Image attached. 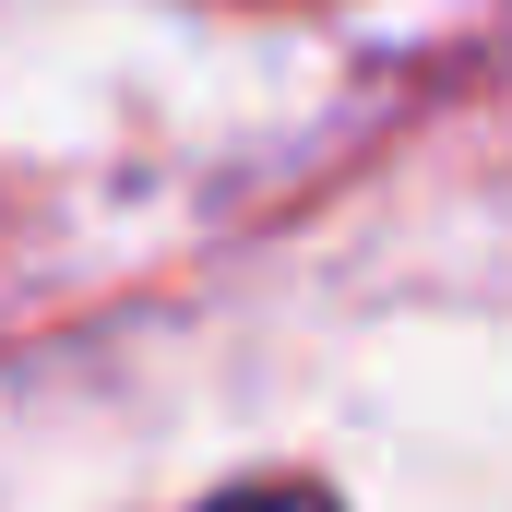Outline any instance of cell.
I'll use <instances>...</instances> for the list:
<instances>
[{"label": "cell", "mask_w": 512, "mask_h": 512, "mask_svg": "<svg viewBox=\"0 0 512 512\" xmlns=\"http://www.w3.org/2000/svg\"><path fill=\"white\" fill-rule=\"evenodd\" d=\"M203 512H346V501L310 489V477H274V489H239V501H203Z\"/></svg>", "instance_id": "6da1fadb"}]
</instances>
